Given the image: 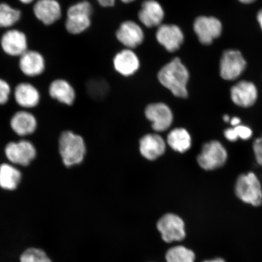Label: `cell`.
Listing matches in <instances>:
<instances>
[{"instance_id": "6da1fadb", "label": "cell", "mask_w": 262, "mask_h": 262, "mask_svg": "<svg viewBox=\"0 0 262 262\" xmlns=\"http://www.w3.org/2000/svg\"><path fill=\"white\" fill-rule=\"evenodd\" d=\"M189 78L187 68L179 58H175L164 66L158 73L160 83L171 91L173 96L179 98H185L188 96Z\"/></svg>"}, {"instance_id": "7a4b0ae2", "label": "cell", "mask_w": 262, "mask_h": 262, "mask_svg": "<svg viewBox=\"0 0 262 262\" xmlns=\"http://www.w3.org/2000/svg\"><path fill=\"white\" fill-rule=\"evenodd\" d=\"M58 148L62 163L67 168L80 165L86 156V144L83 137L70 130L61 133Z\"/></svg>"}, {"instance_id": "3957f363", "label": "cell", "mask_w": 262, "mask_h": 262, "mask_svg": "<svg viewBox=\"0 0 262 262\" xmlns=\"http://www.w3.org/2000/svg\"><path fill=\"white\" fill-rule=\"evenodd\" d=\"M235 196L242 202L254 207L262 204V185L253 172L242 173L234 186Z\"/></svg>"}, {"instance_id": "277c9868", "label": "cell", "mask_w": 262, "mask_h": 262, "mask_svg": "<svg viewBox=\"0 0 262 262\" xmlns=\"http://www.w3.org/2000/svg\"><path fill=\"white\" fill-rule=\"evenodd\" d=\"M93 6L87 1L75 3L68 8L64 22L66 31L71 34L78 35L86 31L91 24Z\"/></svg>"}, {"instance_id": "5b68a950", "label": "cell", "mask_w": 262, "mask_h": 262, "mask_svg": "<svg viewBox=\"0 0 262 262\" xmlns=\"http://www.w3.org/2000/svg\"><path fill=\"white\" fill-rule=\"evenodd\" d=\"M5 155L8 162L25 168L36 159L37 150L31 141L20 139L9 142L5 146Z\"/></svg>"}, {"instance_id": "8992f818", "label": "cell", "mask_w": 262, "mask_h": 262, "mask_svg": "<svg viewBox=\"0 0 262 262\" xmlns=\"http://www.w3.org/2000/svg\"><path fill=\"white\" fill-rule=\"evenodd\" d=\"M228 158L227 149L219 141L214 140L205 143L202 146L196 162L202 169L210 171L224 166Z\"/></svg>"}, {"instance_id": "52a82bcc", "label": "cell", "mask_w": 262, "mask_h": 262, "mask_svg": "<svg viewBox=\"0 0 262 262\" xmlns=\"http://www.w3.org/2000/svg\"><path fill=\"white\" fill-rule=\"evenodd\" d=\"M29 49L28 36L20 29H6L0 36V49L7 57L18 58Z\"/></svg>"}, {"instance_id": "ba28073f", "label": "cell", "mask_w": 262, "mask_h": 262, "mask_svg": "<svg viewBox=\"0 0 262 262\" xmlns=\"http://www.w3.org/2000/svg\"><path fill=\"white\" fill-rule=\"evenodd\" d=\"M12 98L21 110H32L40 104L41 91L38 86L29 81H19L13 88Z\"/></svg>"}, {"instance_id": "9c48e42d", "label": "cell", "mask_w": 262, "mask_h": 262, "mask_svg": "<svg viewBox=\"0 0 262 262\" xmlns=\"http://www.w3.org/2000/svg\"><path fill=\"white\" fill-rule=\"evenodd\" d=\"M18 68L24 77L35 78L41 76L47 69L45 55L37 49H29L18 58Z\"/></svg>"}, {"instance_id": "30bf717a", "label": "cell", "mask_w": 262, "mask_h": 262, "mask_svg": "<svg viewBox=\"0 0 262 262\" xmlns=\"http://www.w3.org/2000/svg\"><path fill=\"white\" fill-rule=\"evenodd\" d=\"M32 12L35 18L47 27L57 24L63 15L61 5L58 0H35Z\"/></svg>"}, {"instance_id": "8fae6325", "label": "cell", "mask_w": 262, "mask_h": 262, "mask_svg": "<svg viewBox=\"0 0 262 262\" xmlns=\"http://www.w3.org/2000/svg\"><path fill=\"white\" fill-rule=\"evenodd\" d=\"M157 229L162 234L163 240L168 243L180 241L185 237V223L178 215H164L157 222Z\"/></svg>"}, {"instance_id": "7c38bea8", "label": "cell", "mask_w": 262, "mask_h": 262, "mask_svg": "<svg viewBox=\"0 0 262 262\" xmlns=\"http://www.w3.org/2000/svg\"><path fill=\"white\" fill-rule=\"evenodd\" d=\"M10 127L20 139H26L35 133L38 127L37 117L31 111L19 110L10 120Z\"/></svg>"}, {"instance_id": "4fadbf2b", "label": "cell", "mask_w": 262, "mask_h": 262, "mask_svg": "<svg viewBox=\"0 0 262 262\" xmlns=\"http://www.w3.org/2000/svg\"><path fill=\"white\" fill-rule=\"evenodd\" d=\"M47 93L51 100L65 106H73L76 100L74 88L64 78L52 80L48 85Z\"/></svg>"}, {"instance_id": "5bb4252c", "label": "cell", "mask_w": 262, "mask_h": 262, "mask_svg": "<svg viewBox=\"0 0 262 262\" xmlns=\"http://www.w3.org/2000/svg\"><path fill=\"white\" fill-rule=\"evenodd\" d=\"M246 61L240 52L229 50L223 54L221 61V75L223 79L233 80L243 73Z\"/></svg>"}, {"instance_id": "9a60e30c", "label": "cell", "mask_w": 262, "mask_h": 262, "mask_svg": "<svg viewBox=\"0 0 262 262\" xmlns=\"http://www.w3.org/2000/svg\"><path fill=\"white\" fill-rule=\"evenodd\" d=\"M145 116L152 123V129L157 132L168 129L173 122L171 109L163 103L150 104L146 108Z\"/></svg>"}, {"instance_id": "2e32d148", "label": "cell", "mask_w": 262, "mask_h": 262, "mask_svg": "<svg viewBox=\"0 0 262 262\" xmlns=\"http://www.w3.org/2000/svg\"><path fill=\"white\" fill-rule=\"evenodd\" d=\"M194 30L202 44L210 45L221 35L222 26L217 18L200 16L194 21Z\"/></svg>"}, {"instance_id": "e0dca14e", "label": "cell", "mask_w": 262, "mask_h": 262, "mask_svg": "<svg viewBox=\"0 0 262 262\" xmlns=\"http://www.w3.org/2000/svg\"><path fill=\"white\" fill-rule=\"evenodd\" d=\"M159 43L170 52L180 48L184 41V35L179 26L175 25H160L156 32Z\"/></svg>"}, {"instance_id": "ac0fdd59", "label": "cell", "mask_w": 262, "mask_h": 262, "mask_svg": "<svg viewBox=\"0 0 262 262\" xmlns=\"http://www.w3.org/2000/svg\"><path fill=\"white\" fill-rule=\"evenodd\" d=\"M257 97V88L251 82H238L231 90L232 102L239 107L247 108L253 106L256 102Z\"/></svg>"}, {"instance_id": "d6986e66", "label": "cell", "mask_w": 262, "mask_h": 262, "mask_svg": "<svg viewBox=\"0 0 262 262\" xmlns=\"http://www.w3.org/2000/svg\"><path fill=\"white\" fill-rule=\"evenodd\" d=\"M116 37L121 43L129 49L135 48L142 43L144 33L140 26L132 21L121 24L116 32Z\"/></svg>"}, {"instance_id": "ffe728a7", "label": "cell", "mask_w": 262, "mask_h": 262, "mask_svg": "<svg viewBox=\"0 0 262 262\" xmlns=\"http://www.w3.org/2000/svg\"><path fill=\"white\" fill-rule=\"evenodd\" d=\"M165 16L161 5L155 0H146L143 2L139 12V18L147 28L160 26Z\"/></svg>"}, {"instance_id": "44dd1931", "label": "cell", "mask_w": 262, "mask_h": 262, "mask_svg": "<svg viewBox=\"0 0 262 262\" xmlns=\"http://www.w3.org/2000/svg\"><path fill=\"white\" fill-rule=\"evenodd\" d=\"M165 140L158 134H150L143 136L140 141L141 155L148 160H155L165 152Z\"/></svg>"}, {"instance_id": "7402d4cb", "label": "cell", "mask_w": 262, "mask_h": 262, "mask_svg": "<svg viewBox=\"0 0 262 262\" xmlns=\"http://www.w3.org/2000/svg\"><path fill=\"white\" fill-rule=\"evenodd\" d=\"M115 70L124 77H129L135 74L140 68L138 57L129 49H124L117 53L114 58Z\"/></svg>"}, {"instance_id": "603a6c76", "label": "cell", "mask_w": 262, "mask_h": 262, "mask_svg": "<svg viewBox=\"0 0 262 262\" xmlns=\"http://www.w3.org/2000/svg\"><path fill=\"white\" fill-rule=\"evenodd\" d=\"M22 172L19 167L8 162L0 164V188L6 191H14L22 180Z\"/></svg>"}, {"instance_id": "cb8c5ba5", "label": "cell", "mask_w": 262, "mask_h": 262, "mask_svg": "<svg viewBox=\"0 0 262 262\" xmlns=\"http://www.w3.org/2000/svg\"><path fill=\"white\" fill-rule=\"evenodd\" d=\"M167 143L175 151L185 153L191 148L192 139L187 130L179 127L173 129L169 133Z\"/></svg>"}, {"instance_id": "d4e9b609", "label": "cell", "mask_w": 262, "mask_h": 262, "mask_svg": "<svg viewBox=\"0 0 262 262\" xmlns=\"http://www.w3.org/2000/svg\"><path fill=\"white\" fill-rule=\"evenodd\" d=\"M23 12L20 9L9 3L0 2V29L14 28L21 20Z\"/></svg>"}, {"instance_id": "484cf974", "label": "cell", "mask_w": 262, "mask_h": 262, "mask_svg": "<svg viewBox=\"0 0 262 262\" xmlns=\"http://www.w3.org/2000/svg\"><path fill=\"white\" fill-rule=\"evenodd\" d=\"M167 262H194V252L183 246L172 247L167 252Z\"/></svg>"}, {"instance_id": "4316f807", "label": "cell", "mask_w": 262, "mask_h": 262, "mask_svg": "<svg viewBox=\"0 0 262 262\" xmlns=\"http://www.w3.org/2000/svg\"><path fill=\"white\" fill-rule=\"evenodd\" d=\"M20 262H52L43 250L28 248L21 255Z\"/></svg>"}, {"instance_id": "83f0119b", "label": "cell", "mask_w": 262, "mask_h": 262, "mask_svg": "<svg viewBox=\"0 0 262 262\" xmlns=\"http://www.w3.org/2000/svg\"><path fill=\"white\" fill-rule=\"evenodd\" d=\"M13 88L6 78L0 77V106L9 103L12 97Z\"/></svg>"}, {"instance_id": "f1b7e54d", "label": "cell", "mask_w": 262, "mask_h": 262, "mask_svg": "<svg viewBox=\"0 0 262 262\" xmlns=\"http://www.w3.org/2000/svg\"><path fill=\"white\" fill-rule=\"evenodd\" d=\"M88 91L93 97H102L107 92L106 82L102 80H93L88 83Z\"/></svg>"}, {"instance_id": "f546056e", "label": "cell", "mask_w": 262, "mask_h": 262, "mask_svg": "<svg viewBox=\"0 0 262 262\" xmlns=\"http://www.w3.org/2000/svg\"><path fill=\"white\" fill-rule=\"evenodd\" d=\"M233 127L237 133L238 139L247 141L250 140L253 135V130L248 126L240 124Z\"/></svg>"}, {"instance_id": "4dcf8cb0", "label": "cell", "mask_w": 262, "mask_h": 262, "mask_svg": "<svg viewBox=\"0 0 262 262\" xmlns=\"http://www.w3.org/2000/svg\"><path fill=\"white\" fill-rule=\"evenodd\" d=\"M253 150L255 161L262 167V136L254 141Z\"/></svg>"}, {"instance_id": "1f68e13d", "label": "cell", "mask_w": 262, "mask_h": 262, "mask_svg": "<svg viewBox=\"0 0 262 262\" xmlns=\"http://www.w3.org/2000/svg\"><path fill=\"white\" fill-rule=\"evenodd\" d=\"M224 135L225 139L231 142H235L238 140L237 133L233 127H228V128L225 129Z\"/></svg>"}, {"instance_id": "d6a6232c", "label": "cell", "mask_w": 262, "mask_h": 262, "mask_svg": "<svg viewBox=\"0 0 262 262\" xmlns=\"http://www.w3.org/2000/svg\"><path fill=\"white\" fill-rule=\"evenodd\" d=\"M100 5L104 8L112 7L115 5L116 0H97Z\"/></svg>"}, {"instance_id": "836d02e7", "label": "cell", "mask_w": 262, "mask_h": 262, "mask_svg": "<svg viewBox=\"0 0 262 262\" xmlns=\"http://www.w3.org/2000/svg\"><path fill=\"white\" fill-rule=\"evenodd\" d=\"M241 122L242 121L240 118L237 117H234L231 118L229 123H230L232 127H235L240 125V124H241Z\"/></svg>"}, {"instance_id": "e575fe53", "label": "cell", "mask_w": 262, "mask_h": 262, "mask_svg": "<svg viewBox=\"0 0 262 262\" xmlns=\"http://www.w3.org/2000/svg\"><path fill=\"white\" fill-rule=\"evenodd\" d=\"M18 2L21 3V4L28 6L31 4H34V3L35 2V0H18Z\"/></svg>"}, {"instance_id": "d590c367", "label": "cell", "mask_w": 262, "mask_h": 262, "mask_svg": "<svg viewBox=\"0 0 262 262\" xmlns=\"http://www.w3.org/2000/svg\"><path fill=\"white\" fill-rule=\"evenodd\" d=\"M257 19L258 23H259V24L260 25V27L262 29V10L258 12V14L257 15Z\"/></svg>"}, {"instance_id": "8d00e7d4", "label": "cell", "mask_w": 262, "mask_h": 262, "mask_svg": "<svg viewBox=\"0 0 262 262\" xmlns=\"http://www.w3.org/2000/svg\"><path fill=\"white\" fill-rule=\"evenodd\" d=\"M204 262H225V261L224 259H222V258H215V259L206 260Z\"/></svg>"}, {"instance_id": "74e56055", "label": "cell", "mask_w": 262, "mask_h": 262, "mask_svg": "<svg viewBox=\"0 0 262 262\" xmlns=\"http://www.w3.org/2000/svg\"><path fill=\"white\" fill-rule=\"evenodd\" d=\"M223 119H224L225 122L229 123V122H230L231 118L228 116V115H224V117H223Z\"/></svg>"}, {"instance_id": "f35d334b", "label": "cell", "mask_w": 262, "mask_h": 262, "mask_svg": "<svg viewBox=\"0 0 262 262\" xmlns=\"http://www.w3.org/2000/svg\"><path fill=\"white\" fill-rule=\"evenodd\" d=\"M242 3H245V4H248V3H253L255 0H239Z\"/></svg>"}, {"instance_id": "ab89813d", "label": "cell", "mask_w": 262, "mask_h": 262, "mask_svg": "<svg viewBox=\"0 0 262 262\" xmlns=\"http://www.w3.org/2000/svg\"><path fill=\"white\" fill-rule=\"evenodd\" d=\"M121 1L123 2L124 3H129L135 1V0H121Z\"/></svg>"}]
</instances>
